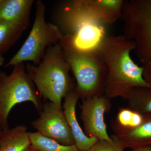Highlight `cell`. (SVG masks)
<instances>
[{
    "label": "cell",
    "mask_w": 151,
    "mask_h": 151,
    "mask_svg": "<svg viewBox=\"0 0 151 151\" xmlns=\"http://www.w3.org/2000/svg\"><path fill=\"white\" fill-rule=\"evenodd\" d=\"M135 47V43L123 35H107L98 45L107 66L105 94L107 98L127 99L134 88L151 87L143 77V66L136 64L130 55Z\"/></svg>",
    "instance_id": "1"
},
{
    "label": "cell",
    "mask_w": 151,
    "mask_h": 151,
    "mask_svg": "<svg viewBox=\"0 0 151 151\" xmlns=\"http://www.w3.org/2000/svg\"><path fill=\"white\" fill-rule=\"evenodd\" d=\"M25 67L40 96L62 108L63 99L75 89L76 85L59 43L49 46L38 64L26 63Z\"/></svg>",
    "instance_id": "2"
},
{
    "label": "cell",
    "mask_w": 151,
    "mask_h": 151,
    "mask_svg": "<svg viewBox=\"0 0 151 151\" xmlns=\"http://www.w3.org/2000/svg\"><path fill=\"white\" fill-rule=\"evenodd\" d=\"M76 81L75 91L83 100L104 95L107 68L98 48L81 50L61 38L59 42Z\"/></svg>",
    "instance_id": "3"
},
{
    "label": "cell",
    "mask_w": 151,
    "mask_h": 151,
    "mask_svg": "<svg viewBox=\"0 0 151 151\" xmlns=\"http://www.w3.org/2000/svg\"><path fill=\"white\" fill-rule=\"evenodd\" d=\"M121 19L123 35L135 43L142 65H151V0L124 1Z\"/></svg>",
    "instance_id": "4"
},
{
    "label": "cell",
    "mask_w": 151,
    "mask_h": 151,
    "mask_svg": "<svg viewBox=\"0 0 151 151\" xmlns=\"http://www.w3.org/2000/svg\"><path fill=\"white\" fill-rule=\"evenodd\" d=\"M40 96L28 76L24 63L14 65L9 75L0 71V122L3 130L8 129L9 114L17 104L31 102L40 112L42 105Z\"/></svg>",
    "instance_id": "5"
},
{
    "label": "cell",
    "mask_w": 151,
    "mask_h": 151,
    "mask_svg": "<svg viewBox=\"0 0 151 151\" xmlns=\"http://www.w3.org/2000/svg\"><path fill=\"white\" fill-rule=\"evenodd\" d=\"M35 8V19L28 36L6 67L26 61L37 65L43 58L47 47L59 43L62 38V33L58 26L45 20L46 6L44 3L37 1Z\"/></svg>",
    "instance_id": "6"
},
{
    "label": "cell",
    "mask_w": 151,
    "mask_h": 151,
    "mask_svg": "<svg viewBox=\"0 0 151 151\" xmlns=\"http://www.w3.org/2000/svg\"><path fill=\"white\" fill-rule=\"evenodd\" d=\"M39 118L31 125L37 132L58 142L70 146L75 145L72 132L62 108L47 101L42 105Z\"/></svg>",
    "instance_id": "7"
},
{
    "label": "cell",
    "mask_w": 151,
    "mask_h": 151,
    "mask_svg": "<svg viewBox=\"0 0 151 151\" xmlns=\"http://www.w3.org/2000/svg\"><path fill=\"white\" fill-rule=\"evenodd\" d=\"M108 98L101 95L84 99L80 107V118L87 137H95L100 140L113 142L114 141L109 137L107 132L104 119L108 108Z\"/></svg>",
    "instance_id": "8"
},
{
    "label": "cell",
    "mask_w": 151,
    "mask_h": 151,
    "mask_svg": "<svg viewBox=\"0 0 151 151\" xmlns=\"http://www.w3.org/2000/svg\"><path fill=\"white\" fill-rule=\"evenodd\" d=\"M143 116L142 124L135 128H125L116 123L113 125L116 135L111 138L123 150L151 147V113Z\"/></svg>",
    "instance_id": "9"
},
{
    "label": "cell",
    "mask_w": 151,
    "mask_h": 151,
    "mask_svg": "<svg viewBox=\"0 0 151 151\" xmlns=\"http://www.w3.org/2000/svg\"><path fill=\"white\" fill-rule=\"evenodd\" d=\"M75 89L64 98L63 112L72 132L75 145L81 151H88L99 140L95 137H87L82 131L76 115V107L79 99Z\"/></svg>",
    "instance_id": "10"
},
{
    "label": "cell",
    "mask_w": 151,
    "mask_h": 151,
    "mask_svg": "<svg viewBox=\"0 0 151 151\" xmlns=\"http://www.w3.org/2000/svg\"><path fill=\"white\" fill-rule=\"evenodd\" d=\"M34 2L33 0H0V18L23 32L29 26Z\"/></svg>",
    "instance_id": "11"
},
{
    "label": "cell",
    "mask_w": 151,
    "mask_h": 151,
    "mask_svg": "<svg viewBox=\"0 0 151 151\" xmlns=\"http://www.w3.org/2000/svg\"><path fill=\"white\" fill-rule=\"evenodd\" d=\"M95 18L105 24H111L122 17L124 0H85Z\"/></svg>",
    "instance_id": "12"
},
{
    "label": "cell",
    "mask_w": 151,
    "mask_h": 151,
    "mask_svg": "<svg viewBox=\"0 0 151 151\" xmlns=\"http://www.w3.org/2000/svg\"><path fill=\"white\" fill-rule=\"evenodd\" d=\"M28 132L23 125L0 130V151H24L30 146Z\"/></svg>",
    "instance_id": "13"
},
{
    "label": "cell",
    "mask_w": 151,
    "mask_h": 151,
    "mask_svg": "<svg viewBox=\"0 0 151 151\" xmlns=\"http://www.w3.org/2000/svg\"><path fill=\"white\" fill-rule=\"evenodd\" d=\"M127 99L130 109L142 115L151 113V87L134 88Z\"/></svg>",
    "instance_id": "14"
},
{
    "label": "cell",
    "mask_w": 151,
    "mask_h": 151,
    "mask_svg": "<svg viewBox=\"0 0 151 151\" xmlns=\"http://www.w3.org/2000/svg\"><path fill=\"white\" fill-rule=\"evenodd\" d=\"M30 145L37 151H81L75 145L66 146L37 132H28Z\"/></svg>",
    "instance_id": "15"
},
{
    "label": "cell",
    "mask_w": 151,
    "mask_h": 151,
    "mask_svg": "<svg viewBox=\"0 0 151 151\" xmlns=\"http://www.w3.org/2000/svg\"><path fill=\"white\" fill-rule=\"evenodd\" d=\"M22 33L13 24L0 18V55L17 41Z\"/></svg>",
    "instance_id": "16"
},
{
    "label": "cell",
    "mask_w": 151,
    "mask_h": 151,
    "mask_svg": "<svg viewBox=\"0 0 151 151\" xmlns=\"http://www.w3.org/2000/svg\"><path fill=\"white\" fill-rule=\"evenodd\" d=\"M143 120L142 114L131 109L124 108L119 111L116 123L122 127L133 128L140 125Z\"/></svg>",
    "instance_id": "17"
},
{
    "label": "cell",
    "mask_w": 151,
    "mask_h": 151,
    "mask_svg": "<svg viewBox=\"0 0 151 151\" xmlns=\"http://www.w3.org/2000/svg\"><path fill=\"white\" fill-rule=\"evenodd\" d=\"M113 140V142H111L99 140L88 151H124L119 143Z\"/></svg>",
    "instance_id": "18"
},
{
    "label": "cell",
    "mask_w": 151,
    "mask_h": 151,
    "mask_svg": "<svg viewBox=\"0 0 151 151\" xmlns=\"http://www.w3.org/2000/svg\"><path fill=\"white\" fill-rule=\"evenodd\" d=\"M142 66L143 77L146 83L151 87V65Z\"/></svg>",
    "instance_id": "19"
},
{
    "label": "cell",
    "mask_w": 151,
    "mask_h": 151,
    "mask_svg": "<svg viewBox=\"0 0 151 151\" xmlns=\"http://www.w3.org/2000/svg\"><path fill=\"white\" fill-rule=\"evenodd\" d=\"M131 151H151V147H142L132 149Z\"/></svg>",
    "instance_id": "20"
},
{
    "label": "cell",
    "mask_w": 151,
    "mask_h": 151,
    "mask_svg": "<svg viewBox=\"0 0 151 151\" xmlns=\"http://www.w3.org/2000/svg\"><path fill=\"white\" fill-rule=\"evenodd\" d=\"M4 59L2 55H0V66H1L4 64Z\"/></svg>",
    "instance_id": "21"
},
{
    "label": "cell",
    "mask_w": 151,
    "mask_h": 151,
    "mask_svg": "<svg viewBox=\"0 0 151 151\" xmlns=\"http://www.w3.org/2000/svg\"><path fill=\"white\" fill-rule=\"evenodd\" d=\"M24 151H37L36 150H35L31 146H29V147H28L27 149H26V150H25Z\"/></svg>",
    "instance_id": "22"
},
{
    "label": "cell",
    "mask_w": 151,
    "mask_h": 151,
    "mask_svg": "<svg viewBox=\"0 0 151 151\" xmlns=\"http://www.w3.org/2000/svg\"><path fill=\"white\" fill-rule=\"evenodd\" d=\"M3 130L2 127L1 125V122H0V130Z\"/></svg>",
    "instance_id": "23"
}]
</instances>
